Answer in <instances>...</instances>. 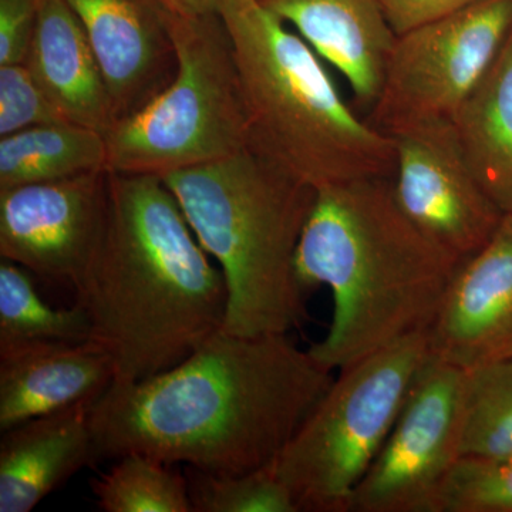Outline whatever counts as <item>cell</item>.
I'll return each instance as SVG.
<instances>
[{"label": "cell", "mask_w": 512, "mask_h": 512, "mask_svg": "<svg viewBox=\"0 0 512 512\" xmlns=\"http://www.w3.org/2000/svg\"><path fill=\"white\" fill-rule=\"evenodd\" d=\"M333 379L289 333L220 330L178 365L113 383L94 402L99 460L138 453L211 474L271 466Z\"/></svg>", "instance_id": "6da1fadb"}, {"label": "cell", "mask_w": 512, "mask_h": 512, "mask_svg": "<svg viewBox=\"0 0 512 512\" xmlns=\"http://www.w3.org/2000/svg\"><path fill=\"white\" fill-rule=\"evenodd\" d=\"M208 256L161 175L109 171L103 231L73 288L114 383L165 372L220 332L227 285Z\"/></svg>", "instance_id": "7a4b0ae2"}, {"label": "cell", "mask_w": 512, "mask_h": 512, "mask_svg": "<svg viewBox=\"0 0 512 512\" xmlns=\"http://www.w3.org/2000/svg\"><path fill=\"white\" fill-rule=\"evenodd\" d=\"M458 265L404 215L392 177L318 188L295 271L305 293L328 286L333 316L309 353L335 372L429 329Z\"/></svg>", "instance_id": "3957f363"}, {"label": "cell", "mask_w": 512, "mask_h": 512, "mask_svg": "<svg viewBox=\"0 0 512 512\" xmlns=\"http://www.w3.org/2000/svg\"><path fill=\"white\" fill-rule=\"evenodd\" d=\"M248 147L309 187L392 177L393 137L352 110L322 57L259 0H221Z\"/></svg>", "instance_id": "277c9868"}, {"label": "cell", "mask_w": 512, "mask_h": 512, "mask_svg": "<svg viewBox=\"0 0 512 512\" xmlns=\"http://www.w3.org/2000/svg\"><path fill=\"white\" fill-rule=\"evenodd\" d=\"M161 177L224 275L222 332L274 335L301 325L306 293L295 258L315 188L249 147Z\"/></svg>", "instance_id": "5b68a950"}, {"label": "cell", "mask_w": 512, "mask_h": 512, "mask_svg": "<svg viewBox=\"0 0 512 512\" xmlns=\"http://www.w3.org/2000/svg\"><path fill=\"white\" fill-rule=\"evenodd\" d=\"M173 42L174 79L104 136L107 171L165 175L248 147L237 63L220 15L177 10Z\"/></svg>", "instance_id": "8992f818"}, {"label": "cell", "mask_w": 512, "mask_h": 512, "mask_svg": "<svg viewBox=\"0 0 512 512\" xmlns=\"http://www.w3.org/2000/svg\"><path fill=\"white\" fill-rule=\"evenodd\" d=\"M429 355L423 330L339 370L274 463L299 512H350Z\"/></svg>", "instance_id": "52a82bcc"}, {"label": "cell", "mask_w": 512, "mask_h": 512, "mask_svg": "<svg viewBox=\"0 0 512 512\" xmlns=\"http://www.w3.org/2000/svg\"><path fill=\"white\" fill-rule=\"evenodd\" d=\"M512 30V0H478L397 36L373 106L387 134L453 121Z\"/></svg>", "instance_id": "ba28073f"}, {"label": "cell", "mask_w": 512, "mask_h": 512, "mask_svg": "<svg viewBox=\"0 0 512 512\" xmlns=\"http://www.w3.org/2000/svg\"><path fill=\"white\" fill-rule=\"evenodd\" d=\"M467 370L430 352L350 512H439L440 494L463 457Z\"/></svg>", "instance_id": "9c48e42d"}, {"label": "cell", "mask_w": 512, "mask_h": 512, "mask_svg": "<svg viewBox=\"0 0 512 512\" xmlns=\"http://www.w3.org/2000/svg\"><path fill=\"white\" fill-rule=\"evenodd\" d=\"M390 136L396 146L397 204L431 244L461 264L490 241L504 212L468 164L453 121L419 124Z\"/></svg>", "instance_id": "30bf717a"}, {"label": "cell", "mask_w": 512, "mask_h": 512, "mask_svg": "<svg viewBox=\"0 0 512 512\" xmlns=\"http://www.w3.org/2000/svg\"><path fill=\"white\" fill-rule=\"evenodd\" d=\"M107 174L97 171L0 190L2 258L73 286L103 231Z\"/></svg>", "instance_id": "8fae6325"}, {"label": "cell", "mask_w": 512, "mask_h": 512, "mask_svg": "<svg viewBox=\"0 0 512 512\" xmlns=\"http://www.w3.org/2000/svg\"><path fill=\"white\" fill-rule=\"evenodd\" d=\"M99 59L116 123L174 79L173 0H66Z\"/></svg>", "instance_id": "7c38bea8"}, {"label": "cell", "mask_w": 512, "mask_h": 512, "mask_svg": "<svg viewBox=\"0 0 512 512\" xmlns=\"http://www.w3.org/2000/svg\"><path fill=\"white\" fill-rule=\"evenodd\" d=\"M429 336L430 352L463 370L493 362L512 340V214L451 278Z\"/></svg>", "instance_id": "4fadbf2b"}, {"label": "cell", "mask_w": 512, "mask_h": 512, "mask_svg": "<svg viewBox=\"0 0 512 512\" xmlns=\"http://www.w3.org/2000/svg\"><path fill=\"white\" fill-rule=\"evenodd\" d=\"M114 380L113 360L93 340H36L0 348V431L94 403Z\"/></svg>", "instance_id": "5bb4252c"}, {"label": "cell", "mask_w": 512, "mask_h": 512, "mask_svg": "<svg viewBox=\"0 0 512 512\" xmlns=\"http://www.w3.org/2000/svg\"><path fill=\"white\" fill-rule=\"evenodd\" d=\"M93 404H76L2 431L0 512L33 511L84 467L99 463Z\"/></svg>", "instance_id": "9a60e30c"}, {"label": "cell", "mask_w": 512, "mask_h": 512, "mask_svg": "<svg viewBox=\"0 0 512 512\" xmlns=\"http://www.w3.org/2000/svg\"><path fill=\"white\" fill-rule=\"evenodd\" d=\"M348 82L357 103L375 106L396 33L379 0H259Z\"/></svg>", "instance_id": "2e32d148"}, {"label": "cell", "mask_w": 512, "mask_h": 512, "mask_svg": "<svg viewBox=\"0 0 512 512\" xmlns=\"http://www.w3.org/2000/svg\"><path fill=\"white\" fill-rule=\"evenodd\" d=\"M30 73L70 123L106 136L116 124L99 59L66 0H42L25 60Z\"/></svg>", "instance_id": "e0dca14e"}, {"label": "cell", "mask_w": 512, "mask_h": 512, "mask_svg": "<svg viewBox=\"0 0 512 512\" xmlns=\"http://www.w3.org/2000/svg\"><path fill=\"white\" fill-rule=\"evenodd\" d=\"M453 126L485 192L504 214H512V30Z\"/></svg>", "instance_id": "ac0fdd59"}, {"label": "cell", "mask_w": 512, "mask_h": 512, "mask_svg": "<svg viewBox=\"0 0 512 512\" xmlns=\"http://www.w3.org/2000/svg\"><path fill=\"white\" fill-rule=\"evenodd\" d=\"M97 171H107V143L93 128L47 124L0 137V190Z\"/></svg>", "instance_id": "d6986e66"}, {"label": "cell", "mask_w": 512, "mask_h": 512, "mask_svg": "<svg viewBox=\"0 0 512 512\" xmlns=\"http://www.w3.org/2000/svg\"><path fill=\"white\" fill-rule=\"evenodd\" d=\"M109 470L90 481L97 507L104 512H192L187 474L144 454L113 460Z\"/></svg>", "instance_id": "ffe728a7"}, {"label": "cell", "mask_w": 512, "mask_h": 512, "mask_svg": "<svg viewBox=\"0 0 512 512\" xmlns=\"http://www.w3.org/2000/svg\"><path fill=\"white\" fill-rule=\"evenodd\" d=\"M36 340L86 342L90 323L76 303L56 309L37 293L28 269L0 262V348Z\"/></svg>", "instance_id": "44dd1931"}, {"label": "cell", "mask_w": 512, "mask_h": 512, "mask_svg": "<svg viewBox=\"0 0 512 512\" xmlns=\"http://www.w3.org/2000/svg\"><path fill=\"white\" fill-rule=\"evenodd\" d=\"M463 457L512 456V357L468 370Z\"/></svg>", "instance_id": "7402d4cb"}, {"label": "cell", "mask_w": 512, "mask_h": 512, "mask_svg": "<svg viewBox=\"0 0 512 512\" xmlns=\"http://www.w3.org/2000/svg\"><path fill=\"white\" fill-rule=\"evenodd\" d=\"M192 512H299L274 464L242 474H211L188 467Z\"/></svg>", "instance_id": "603a6c76"}, {"label": "cell", "mask_w": 512, "mask_h": 512, "mask_svg": "<svg viewBox=\"0 0 512 512\" xmlns=\"http://www.w3.org/2000/svg\"><path fill=\"white\" fill-rule=\"evenodd\" d=\"M439 512H512V456L461 457L443 485Z\"/></svg>", "instance_id": "cb8c5ba5"}, {"label": "cell", "mask_w": 512, "mask_h": 512, "mask_svg": "<svg viewBox=\"0 0 512 512\" xmlns=\"http://www.w3.org/2000/svg\"><path fill=\"white\" fill-rule=\"evenodd\" d=\"M62 123L70 121L43 92L26 63L0 66V137Z\"/></svg>", "instance_id": "d4e9b609"}, {"label": "cell", "mask_w": 512, "mask_h": 512, "mask_svg": "<svg viewBox=\"0 0 512 512\" xmlns=\"http://www.w3.org/2000/svg\"><path fill=\"white\" fill-rule=\"evenodd\" d=\"M42 0H0V66L25 63Z\"/></svg>", "instance_id": "484cf974"}, {"label": "cell", "mask_w": 512, "mask_h": 512, "mask_svg": "<svg viewBox=\"0 0 512 512\" xmlns=\"http://www.w3.org/2000/svg\"><path fill=\"white\" fill-rule=\"evenodd\" d=\"M387 22L396 36L434 22L458 10L468 8L478 0H379Z\"/></svg>", "instance_id": "4316f807"}, {"label": "cell", "mask_w": 512, "mask_h": 512, "mask_svg": "<svg viewBox=\"0 0 512 512\" xmlns=\"http://www.w3.org/2000/svg\"><path fill=\"white\" fill-rule=\"evenodd\" d=\"M221 0H173L175 8L188 16L217 15Z\"/></svg>", "instance_id": "83f0119b"}, {"label": "cell", "mask_w": 512, "mask_h": 512, "mask_svg": "<svg viewBox=\"0 0 512 512\" xmlns=\"http://www.w3.org/2000/svg\"><path fill=\"white\" fill-rule=\"evenodd\" d=\"M504 357H512V340L510 342V345H508L507 348H505L503 355L498 357V359H504Z\"/></svg>", "instance_id": "f1b7e54d"}]
</instances>
